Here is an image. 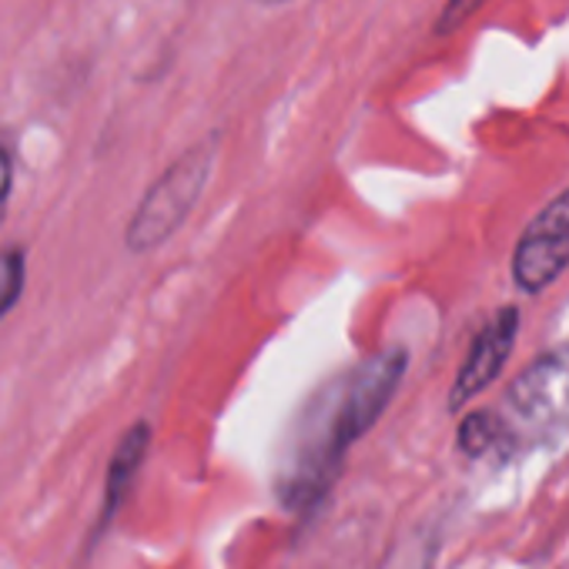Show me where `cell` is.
<instances>
[{
    "mask_svg": "<svg viewBox=\"0 0 569 569\" xmlns=\"http://www.w3.org/2000/svg\"><path fill=\"white\" fill-rule=\"evenodd\" d=\"M406 372V352L386 349L369 356L342 379L326 386L299 416L289 452L281 462L278 489L289 506H309L332 486L346 449L362 439L386 412L399 379Z\"/></svg>",
    "mask_w": 569,
    "mask_h": 569,
    "instance_id": "cell-1",
    "label": "cell"
},
{
    "mask_svg": "<svg viewBox=\"0 0 569 569\" xmlns=\"http://www.w3.org/2000/svg\"><path fill=\"white\" fill-rule=\"evenodd\" d=\"M214 151H218V141L211 134L198 141L194 148H188L181 158H174L168 171L144 191L124 231V248L131 254H148L181 231V224L191 218V211L198 208L211 181Z\"/></svg>",
    "mask_w": 569,
    "mask_h": 569,
    "instance_id": "cell-2",
    "label": "cell"
},
{
    "mask_svg": "<svg viewBox=\"0 0 569 569\" xmlns=\"http://www.w3.org/2000/svg\"><path fill=\"white\" fill-rule=\"evenodd\" d=\"M569 264V191H562L552 204H546L536 221L522 231L512 271L519 289L542 292L549 281L562 274Z\"/></svg>",
    "mask_w": 569,
    "mask_h": 569,
    "instance_id": "cell-3",
    "label": "cell"
},
{
    "mask_svg": "<svg viewBox=\"0 0 569 569\" xmlns=\"http://www.w3.org/2000/svg\"><path fill=\"white\" fill-rule=\"evenodd\" d=\"M512 409L522 426L549 432L569 422V346L542 356L519 376L512 389Z\"/></svg>",
    "mask_w": 569,
    "mask_h": 569,
    "instance_id": "cell-4",
    "label": "cell"
},
{
    "mask_svg": "<svg viewBox=\"0 0 569 569\" xmlns=\"http://www.w3.org/2000/svg\"><path fill=\"white\" fill-rule=\"evenodd\" d=\"M516 329H519V316L516 309H502L489 319V326L476 336L472 349H469V359L466 366L459 369V379L452 386V399L449 406L459 409L462 402H469L472 396H479L496 376L499 369L506 366L509 352H512V342H516Z\"/></svg>",
    "mask_w": 569,
    "mask_h": 569,
    "instance_id": "cell-5",
    "label": "cell"
},
{
    "mask_svg": "<svg viewBox=\"0 0 569 569\" xmlns=\"http://www.w3.org/2000/svg\"><path fill=\"white\" fill-rule=\"evenodd\" d=\"M148 446H151V426H148V422H134V426L121 436V442H118V449H114V456H111V462H108L101 529L114 519V512L121 509L128 489L134 486V479H138V472H141V466H144V459H148Z\"/></svg>",
    "mask_w": 569,
    "mask_h": 569,
    "instance_id": "cell-6",
    "label": "cell"
},
{
    "mask_svg": "<svg viewBox=\"0 0 569 569\" xmlns=\"http://www.w3.org/2000/svg\"><path fill=\"white\" fill-rule=\"evenodd\" d=\"M28 284V254L24 248H0V319H8Z\"/></svg>",
    "mask_w": 569,
    "mask_h": 569,
    "instance_id": "cell-7",
    "label": "cell"
},
{
    "mask_svg": "<svg viewBox=\"0 0 569 569\" xmlns=\"http://www.w3.org/2000/svg\"><path fill=\"white\" fill-rule=\"evenodd\" d=\"M482 4H486V0H449L446 11H442V18H439V24H436V31H439V34L456 31V28H459V24H466V21H469Z\"/></svg>",
    "mask_w": 569,
    "mask_h": 569,
    "instance_id": "cell-8",
    "label": "cell"
},
{
    "mask_svg": "<svg viewBox=\"0 0 569 569\" xmlns=\"http://www.w3.org/2000/svg\"><path fill=\"white\" fill-rule=\"evenodd\" d=\"M11 188H14V158L8 144L0 141V224H4L8 208H11Z\"/></svg>",
    "mask_w": 569,
    "mask_h": 569,
    "instance_id": "cell-9",
    "label": "cell"
},
{
    "mask_svg": "<svg viewBox=\"0 0 569 569\" xmlns=\"http://www.w3.org/2000/svg\"><path fill=\"white\" fill-rule=\"evenodd\" d=\"M258 4H264V8H281V4H289V0H258Z\"/></svg>",
    "mask_w": 569,
    "mask_h": 569,
    "instance_id": "cell-10",
    "label": "cell"
}]
</instances>
